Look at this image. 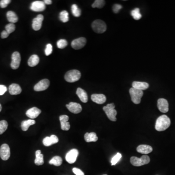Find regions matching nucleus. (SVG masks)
I'll use <instances>...</instances> for the list:
<instances>
[{"mask_svg":"<svg viewBox=\"0 0 175 175\" xmlns=\"http://www.w3.org/2000/svg\"><path fill=\"white\" fill-rule=\"evenodd\" d=\"M16 27L15 24L12 23H10L9 24H7L5 26V31L10 34V33H12L14 32L15 30Z\"/></svg>","mask_w":175,"mask_h":175,"instance_id":"e433bc0d","label":"nucleus"},{"mask_svg":"<svg viewBox=\"0 0 175 175\" xmlns=\"http://www.w3.org/2000/svg\"><path fill=\"white\" fill-rule=\"evenodd\" d=\"M76 94L78 95L79 99L83 103H87L88 100L87 94L84 90L78 88L76 90Z\"/></svg>","mask_w":175,"mask_h":175,"instance_id":"4be33fe9","label":"nucleus"},{"mask_svg":"<svg viewBox=\"0 0 175 175\" xmlns=\"http://www.w3.org/2000/svg\"><path fill=\"white\" fill-rule=\"evenodd\" d=\"M8 123L5 120L0 121V135L2 134L8 129Z\"/></svg>","mask_w":175,"mask_h":175,"instance_id":"473e14b6","label":"nucleus"},{"mask_svg":"<svg viewBox=\"0 0 175 175\" xmlns=\"http://www.w3.org/2000/svg\"><path fill=\"white\" fill-rule=\"evenodd\" d=\"M66 107L70 112L75 114L80 113L82 110V108L80 104L75 102H71L66 105Z\"/></svg>","mask_w":175,"mask_h":175,"instance_id":"2eb2a0df","label":"nucleus"},{"mask_svg":"<svg viewBox=\"0 0 175 175\" xmlns=\"http://www.w3.org/2000/svg\"><path fill=\"white\" fill-rule=\"evenodd\" d=\"M12 61L11 67L13 70H16L19 67L20 65L21 57L20 54L18 52H15L12 55Z\"/></svg>","mask_w":175,"mask_h":175,"instance_id":"1a4fd4ad","label":"nucleus"},{"mask_svg":"<svg viewBox=\"0 0 175 175\" xmlns=\"http://www.w3.org/2000/svg\"><path fill=\"white\" fill-rule=\"evenodd\" d=\"M78 156V151L76 149H72L66 154L65 159L69 164H74L76 161Z\"/></svg>","mask_w":175,"mask_h":175,"instance_id":"0eeeda50","label":"nucleus"},{"mask_svg":"<svg viewBox=\"0 0 175 175\" xmlns=\"http://www.w3.org/2000/svg\"><path fill=\"white\" fill-rule=\"evenodd\" d=\"M86 44V39L83 37L74 39L71 43L72 48L75 50H79L82 48Z\"/></svg>","mask_w":175,"mask_h":175,"instance_id":"9d476101","label":"nucleus"},{"mask_svg":"<svg viewBox=\"0 0 175 175\" xmlns=\"http://www.w3.org/2000/svg\"><path fill=\"white\" fill-rule=\"evenodd\" d=\"M122 158V155L120 153H117L115 156L112 158L111 161V164L112 165H115L116 164L118 163L120 159Z\"/></svg>","mask_w":175,"mask_h":175,"instance_id":"f704fd0d","label":"nucleus"},{"mask_svg":"<svg viewBox=\"0 0 175 175\" xmlns=\"http://www.w3.org/2000/svg\"><path fill=\"white\" fill-rule=\"evenodd\" d=\"M0 156L2 160L7 161L10 156V150L8 145L6 143L2 145L0 148Z\"/></svg>","mask_w":175,"mask_h":175,"instance_id":"6e6552de","label":"nucleus"},{"mask_svg":"<svg viewBox=\"0 0 175 175\" xmlns=\"http://www.w3.org/2000/svg\"><path fill=\"white\" fill-rule=\"evenodd\" d=\"M91 26L93 30L94 31L95 33L98 34L103 33L107 30V26L105 23L100 20H94V22L92 23Z\"/></svg>","mask_w":175,"mask_h":175,"instance_id":"39448f33","label":"nucleus"},{"mask_svg":"<svg viewBox=\"0 0 175 175\" xmlns=\"http://www.w3.org/2000/svg\"><path fill=\"white\" fill-rule=\"evenodd\" d=\"M150 161L149 157L147 155H143L140 158L134 156L130 158L131 164L135 166H141L147 164L149 163Z\"/></svg>","mask_w":175,"mask_h":175,"instance_id":"7ed1b4c3","label":"nucleus"},{"mask_svg":"<svg viewBox=\"0 0 175 175\" xmlns=\"http://www.w3.org/2000/svg\"><path fill=\"white\" fill-rule=\"evenodd\" d=\"M9 92L11 95H18L20 94L22 90L19 85L17 84H12L9 87Z\"/></svg>","mask_w":175,"mask_h":175,"instance_id":"5701e85b","label":"nucleus"},{"mask_svg":"<svg viewBox=\"0 0 175 175\" xmlns=\"http://www.w3.org/2000/svg\"><path fill=\"white\" fill-rule=\"evenodd\" d=\"M10 0H2L0 1V7L3 8H7L8 5L10 4Z\"/></svg>","mask_w":175,"mask_h":175,"instance_id":"58836bf2","label":"nucleus"},{"mask_svg":"<svg viewBox=\"0 0 175 175\" xmlns=\"http://www.w3.org/2000/svg\"><path fill=\"white\" fill-rule=\"evenodd\" d=\"M131 15L135 20H139L142 18V15L140 12V9L138 8H136L132 10L131 12Z\"/></svg>","mask_w":175,"mask_h":175,"instance_id":"2f4dec72","label":"nucleus"},{"mask_svg":"<svg viewBox=\"0 0 175 175\" xmlns=\"http://www.w3.org/2000/svg\"><path fill=\"white\" fill-rule=\"evenodd\" d=\"M60 19L63 23H67L69 20V13L66 10L61 11L60 14Z\"/></svg>","mask_w":175,"mask_h":175,"instance_id":"c756f323","label":"nucleus"},{"mask_svg":"<svg viewBox=\"0 0 175 175\" xmlns=\"http://www.w3.org/2000/svg\"><path fill=\"white\" fill-rule=\"evenodd\" d=\"M9 34L5 30L3 31V32L1 33V38H7L8 36H9Z\"/></svg>","mask_w":175,"mask_h":175,"instance_id":"37998d69","label":"nucleus"},{"mask_svg":"<svg viewBox=\"0 0 175 175\" xmlns=\"http://www.w3.org/2000/svg\"><path fill=\"white\" fill-rule=\"evenodd\" d=\"M69 117L66 115H62L60 116V120L61 124V130H63L67 131L70 130V123L68 121Z\"/></svg>","mask_w":175,"mask_h":175,"instance_id":"dca6fc26","label":"nucleus"},{"mask_svg":"<svg viewBox=\"0 0 175 175\" xmlns=\"http://www.w3.org/2000/svg\"><path fill=\"white\" fill-rule=\"evenodd\" d=\"M59 141L58 137L55 135H52L50 137H46L43 140V143L45 146H49L57 143Z\"/></svg>","mask_w":175,"mask_h":175,"instance_id":"f3484780","label":"nucleus"},{"mask_svg":"<svg viewBox=\"0 0 175 175\" xmlns=\"http://www.w3.org/2000/svg\"><path fill=\"white\" fill-rule=\"evenodd\" d=\"M67 45V41L65 39H61L57 41V46L59 49H64Z\"/></svg>","mask_w":175,"mask_h":175,"instance_id":"c9c22d12","label":"nucleus"},{"mask_svg":"<svg viewBox=\"0 0 175 175\" xmlns=\"http://www.w3.org/2000/svg\"><path fill=\"white\" fill-rule=\"evenodd\" d=\"M81 73L77 70H70L65 75V80L68 82L72 83L79 80L81 78Z\"/></svg>","mask_w":175,"mask_h":175,"instance_id":"20e7f679","label":"nucleus"},{"mask_svg":"<svg viewBox=\"0 0 175 175\" xmlns=\"http://www.w3.org/2000/svg\"><path fill=\"white\" fill-rule=\"evenodd\" d=\"M152 150V147L149 145H140L137 148V152L143 154H148L151 153Z\"/></svg>","mask_w":175,"mask_h":175,"instance_id":"412c9836","label":"nucleus"},{"mask_svg":"<svg viewBox=\"0 0 175 175\" xmlns=\"http://www.w3.org/2000/svg\"><path fill=\"white\" fill-rule=\"evenodd\" d=\"M105 5V1L104 0H96L94 1V3L92 5V8H101L104 7Z\"/></svg>","mask_w":175,"mask_h":175,"instance_id":"72a5a7b5","label":"nucleus"},{"mask_svg":"<svg viewBox=\"0 0 175 175\" xmlns=\"http://www.w3.org/2000/svg\"><path fill=\"white\" fill-rule=\"evenodd\" d=\"M158 108L160 112L166 113L168 112L169 104L167 101L164 98H160L158 100Z\"/></svg>","mask_w":175,"mask_h":175,"instance_id":"4468645a","label":"nucleus"},{"mask_svg":"<svg viewBox=\"0 0 175 175\" xmlns=\"http://www.w3.org/2000/svg\"><path fill=\"white\" fill-rule=\"evenodd\" d=\"M49 85V80L47 79H44L38 83L35 86L34 89L36 91H43L48 89Z\"/></svg>","mask_w":175,"mask_h":175,"instance_id":"9b49d317","label":"nucleus"},{"mask_svg":"<svg viewBox=\"0 0 175 175\" xmlns=\"http://www.w3.org/2000/svg\"><path fill=\"white\" fill-rule=\"evenodd\" d=\"M52 51H53L52 45L51 44L49 43L46 45V47L45 50V54L46 56H48L51 55Z\"/></svg>","mask_w":175,"mask_h":175,"instance_id":"4c0bfd02","label":"nucleus"},{"mask_svg":"<svg viewBox=\"0 0 175 175\" xmlns=\"http://www.w3.org/2000/svg\"><path fill=\"white\" fill-rule=\"evenodd\" d=\"M71 9L72 15L74 16L75 17H79L80 16L81 11L79 8L78 5H75V4L72 5V6Z\"/></svg>","mask_w":175,"mask_h":175,"instance_id":"7c9ffc66","label":"nucleus"},{"mask_svg":"<svg viewBox=\"0 0 175 175\" xmlns=\"http://www.w3.org/2000/svg\"><path fill=\"white\" fill-rule=\"evenodd\" d=\"M41 110L37 107H33L30 109L27 110L26 115L27 116L32 119H34L38 117L39 114H41Z\"/></svg>","mask_w":175,"mask_h":175,"instance_id":"a211bd4d","label":"nucleus"},{"mask_svg":"<svg viewBox=\"0 0 175 175\" xmlns=\"http://www.w3.org/2000/svg\"><path fill=\"white\" fill-rule=\"evenodd\" d=\"M62 163V158L60 156H55L49 161V164H53V165H55L56 166H59L61 165Z\"/></svg>","mask_w":175,"mask_h":175,"instance_id":"c85d7f7f","label":"nucleus"},{"mask_svg":"<svg viewBox=\"0 0 175 175\" xmlns=\"http://www.w3.org/2000/svg\"><path fill=\"white\" fill-rule=\"evenodd\" d=\"M132 88L139 90H146L149 87V84L145 82H139V81H134L132 83Z\"/></svg>","mask_w":175,"mask_h":175,"instance_id":"aec40b11","label":"nucleus"},{"mask_svg":"<svg viewBox=\"0 0 175 175\" xmlns=\"http://www.w3.org/2000/svg\"><path fill=\"white\" fill-rule=\"evenodd\" d=\"M130 95L131 101L135 104H139L141 101V98L143 96V91L131 88L130 90Z\"/></svg>","mask_w":175,"mask_h":175,"instance_id":"423d86ee","label":"nucleus"},{"mask_svg":"<svg viewBox=\"0 0 175 175\" xmlns=\"http://www.w3.org/2000/svg\"><path fill=\"white\" fill-rule=\"evenodd\" d=\"M115 105L113 103L109 104L106 106L103 107V110L107 115L108 118L110 121L115 122L116 121L117 112L116 110L115 109Z\"/></svg>","mask_w":175,"mask_h":175,"instance_id":"f03ea898","label":"nucleus"},{"mask_svg":"<svg viewBox=\"0 0 175 175\" xmlns=\"http://www.w3.org/2000/svg\"></svg>","mask_w":175,"mask_h":175,"instance_id":"49530a36","label":"nucleus"},{"mask_svg":"<svg viewBox=\"0 0 175 175\" xmlns=\"http://www.w3.org/2000/svg\"><path fill=\"white\" fill-rule=\"evenodd\" d=\"M91 99L93 102L98 104H103L106 101V97L103 94H93Z\"/></svg>","mask_w":175,"mask_h":175,"instance_id":"6ab92c4d","label":"nucleus"},{"mask_svg":"<svg viewBox=\"0 0 175 175\" xmlns=\"http://www.w3.org/2000/svg\"><path fill=\"white\" fill-rule=\"evenodd\" d=\"M43 2L45 4H46V5H51L52 3V1L51 0H45Z\"/></svg>","mask_w":175,"mask_h":175,"instance_id":"c03bdc74","label":"nucleus"},{"mask_svg":"<svg viewBox=\"0 0 175 175\" xmlns=\"http://www.w3.org/2000/svg\"><path fill=\"white\" fill-rule=\"evenodd\" d=\"M7 19L8 20L12 23H17L18 21V17L15 12L12 11H9L7 13Z\"/></svg>","mask_w":175,"mask_h":175,"instance_id":"cd10ccee","label":"nucleus"},{"mask_svg":"<svg viewBox=\"0 0 175 175\" xmlns=\"http://www.w3.org/2000/svg\"><path fill=\"white\" fill-rule=\"evenodd\" d=\"M35 164L37 165H41L44 164L43 155L41 153V151L39 150L36 152V159L35 160Z\"/></svg>","mask_w":175,"mask_h":175,"instance_id":"bb28decb","label":"nucleus"},{"mask_svg":"<svg viewBox=\"0 0 175 175\" xmlns=\"http://www.w3.org/2000/svg\"><path fill=\"white\" fill-rule=\"evenodd\" d=\"M72 172L76 175H84V173L78 168H74L72 169Z\"/></svg>","mask_w":175,"mask_h":175,"instance_id":"a19ab883","label":"nucleus"},{"mask_svg":"<svg viewBox=\"0 0 175 175\" xmlns=\"http://www.w3.org/2000/svg\"><path fill=\"white\" fill-rule=\"evenodd\" d=\"M122 8V5H118V4H115V5H113V7H112V9H113V11L114 13H117L119 12L120 10Z\"/></svg>","mask_w":175,"mask_h":175,"instance_id":"ea45409f","label":"nucleus"},{"mask_svg":"<svg viewBox=\"0 0 175 175\" xmlns=\"http://www.w3.org/2000/svg\"><path fill=\"white\" fill-rule=\"evenodd\" d=\"M2 109V107L1 104H0V112H1Z\"/></svg>","mask_w":175,"mask_h":175,"instance_id":"a18cd8bd","label":"nucleus"},{"mask_svg":"<svg viewBox=\"0 0 175 175\" xmlns=\"http://www.w3.org/2000/svg\"><path fill=\"white\" fill-rule=\"evenodd\" d=\"M171 121L167 116L162 115L158 118L155 124V129L158 131H162L170 127Z\"/></svg>","mask_w":175,"mask_h":175,"instance_id":"f257e3e1","label":"nucleus"},{"mask_svg":"<svg viewBox=\"0 0 175 175\" xmlns=\"http://www.w3.org/2000/svg\"><path fill=\"white\" fill-rule=\"evenodd\" d=\"M84 139L86 142L90 143L92 142H97L98 140V137L95 132L86 133L84 135Z\"/></svg>","mask_w":175,"mask_h":175,"instance_id":"b1692460","label":"nucleus"},{"mask_svg":"<svg viewBox=\"0 0 175 175\" xmlns=\"http://www.w3.org/2000/svg\"><path fill=\"white\" fill-rule=\"evenodd\" d=\"M39 62V58L37 55L31 56L28 60V64L30 67H34L38 64Z\"/></svg>","mask_w":175,"mask_h":175,"instance_id":"a878e982","label":"nucleus"},{"mask_svg":"<svg viewBox=\"0 0 175 175\" xmlns=\"http://www.w3.org/2000/svg\"><path fill=\"white\" fill-rule=\"evenodd\" d=\"M35 123H36V121L34 120L29 119L28 120L23 121L21 124L22 130L26 131L28 130L30 126L35 124Z\"/></svg>","mask_w":175,"mask_h":175,"instance_id":"393cba45","label":"nucleus"},{"mask_svg":"<svg viewBox=\"0 0 175 175\" xmlns=\"http://www.w3.org/2000/svg\"><path fill=\"white\" fill-rule=\"evenodd\" d=\"M44 19V17L41 14L37 16L32 21V28L35 31H38L42 26V23Z\"/></svg>","mask_w":175,"mask_h":175,"instance_id":"ddd939ff","label":"nucleus"},{"mask_svg":"<svg viewBox=\"0 0 175 175\" xmlns=\"http://www.w3.org/2000/svg\"><path fill=\"white\" fill-rule=\"evenodd\" d=\"M46 5L44 2L37 1L33 2L31 5L30 9L33 11L41 12L45 9Z\"/></svg>","mask_w":175,"mask_h":175,"instance_id":"f8f14e48","label":"nucleus"},{"mask_svg":"<svg viewBox=\"0 0 175 175\" xmlns=\"http://www.w3.org/2000/svg\"><path fill=\"white\" fill-rule=\"evenodd\" d=\"M7 91V88L3 85H0V95H2Z\"/></svg>","mask_w":175,"mask_h":175,"instance_id":"79ce46f5","label":"nucleus"}]
</instances>
